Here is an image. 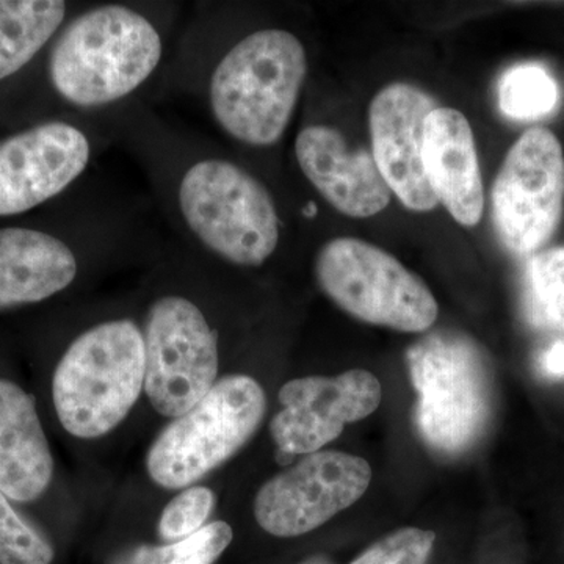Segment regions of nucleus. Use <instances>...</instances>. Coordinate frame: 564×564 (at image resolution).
<instances>
[{
	"mask_svg": "<svg viewBox=\"0 0 564 564\" xmlns=\"http://www.w3.org/2000/svg\"><path fill=\"white\" fill-rule=\"evenodd\" d=\"M98 121L140 163L184 247L239 269L273 258L282 240L280 207L248 166L174 128L143 99Z\"/></svg>",
	"mask_w": 564,
	"mask_h": 564,
	"instance_id": "nucleus-1",
	"label": "nucleus"
},
{
	"mask_svg": "<svg viewBox=\"0 0 564 564\" xmlns=\"http://www.w3.org/2000/svg\"><path fill=\"white\" fill-rule=\"evenodd\" d=\"M165 69L170 87L195 96L226 139L269 150L284 139L299 109L310 57L288 29H254L225 40L204 7Z\"/></svg>",
	"mask_w": 564,
	"mask_h": 564,
	"instance_id": "nucleus-2",
	"label": "nucleus"
},
{
	"mask_svg": "<svg viewBox=\"0 0 564 564\" xmlns=\"http://www.w3.org/2000/svg\"><path fill=\"white\" fill-rule=\"evenodd\" d=\"M173 2L77 7L46 50V79L70 117L99 120L161 79L176 28Z\"/></svg>",
	"mask_w": 564,
	"mask_h": 564,
	"instance_id": "nucleus-3",
	"label": "nucleus"
},
{
	"mask_svg": "<svg viewBox=\"0 0 564 564\" xmlns=\"http://www.w3.org/2000/svg\"><path fill=\"white\" fill-rule=\"evenodd\" d=\"M143 389V332L131 317L101 321L77 334L52 381L63 429L80 440H95L120 425Z\"/></svg>",
	"mask_w": 564,
	"mask_h": 564,
	"instance_id": "nucleus-4",
	"label": "nucleus"
},
{
	"mask_svg": "<svg viewBox=\"0 0 564 564\" xmlns=\"http://www.w3.org/2000/svg\"><path fill=\"white\" fill-rule=\"evenodd\" d=\"M406 362L419 395V436L436 454H466L491 417V372L480 345L466 334L441 329L411 345Z\"/></svg>",
	"mask_w": 564,
	"mask_h": 564,
	"instance_id": "nucleus-5",
	"label": "nucleus"
},
{
	"mask_svg": "<svg viewBox=\"0 0 564 564\" xmlns=\"http://www.w3.org/2000/svg\"><path fill=\"white\" fill-rule=\"evenodd\" d=\"M265 392L248 375L217 380L203 400L173 419L147 456L150 477L166 489L187 488L232 458L261 425Z\"/></svg>",
	"mask_w": 564,
	"mask_h": 564,
	"instance_id": "nucleus-6",
	"label": "nucleus"
},
{
	"mask_svg": "<svg viewBox=\"0 0 564 564\" xmlns=\"http://www.w3.org/2000/svg\"><path fill=\"white\" fill-rule=\"evenodd\" d=\"M314 274L323 293L344 313L402 333L429 332L440 314L436 299L395 256L355 237L318 248Z\"/></svg>",
	"mask_w": 564,
	"mask_h": 564,
	"instance_id": "nucleus-7",
	"label": "nucleus"
},
{
	"mask_svg": "<svg viewBox=\"0 0 564 564\" xmlns=\"http://www.w3.org/2000/svg\"><path fill=\"white\" fill-rule=\"evenodd\" d=\"M144 340V392L165 417L191 411L217 383L220 332L198 300L163 292L140 322Z\"/></svg>",
	"mask_w": 564,
	"mask_h": 564,
	"instance_id": "nucleus-8",
	"label": "nucleus"
},
{
	"mask_svg": "<svg viewBox=\"0 0 564 564\" xmlns=\"http://www.w3.org/2000/svg\"><path fill=\"white\" fill-rule=\"evenodd\" d=\"M132 232L120 215L93 207L74 232L0 228V311L46 302L68 291L95 256L135 247Z\"/></svg>",
	"mask_w": 564,
	"mask_h": 564,
	"instance_id": "nucleus-9",
	"label": "nucleus"
},
{
	"mask_svg": "<svg viewBox=\"0 0 564 564\" xmlns=\"http://www.w3.org/2000/svg\"><path fill=\"white\" fill-rule=\"evenodd\" d=\"M109 133L98 120L51 117L0 139V218L58 198L88 173Z\"/></svg>",
	"mask_w": 564,
	"mask_h": 564,
	"instance_id": "nucleus-10",
	"label": "nucleus"
},
{
	"mask_svg": "<svg viewBox=\"0 0 564 564\" xmlns=\"http://www.w3.org/2000/svg\"><path fill=\"white\" fill-rule=\"evenodd\" d=\"M491 207L497 236L513 254L533 256L551 242L564 209V152L554 132L519 137L494 181Z\"/></svg>",
	"mask_w": 564,
	"mask_h": 564,
	"instance_id": "nucleus-11",
	"label": "nucleus"
},
{
	"mask_svg": "<svg viewBox=\"0 0 564 564\" xmlns=\"http://www.w3.org/2000/svg\"><path fill=\"white\" fill-rule=\"evenodd\" d=\"M372 481V467L361 456L336 451L304 455L259 489L254 516L278 538L306 534L358 502Z\"/></svg>",
	"mask_w": 564,
	"mask_h": 564,
	"instance_id": "nucleus-12",
	"label": "nucleus"
},
{
	"mask_svg": "<svg viewBox=\"0 0 564 564\" xmlns=\"http://www.w3.org/2000/svg\"><path fill=\"white\" fill-rule=\"evenodd\" d=\"M380 381L369 370L337 377H304L282 386V410L270 423L278 451L310 455L343 434L347 423L369 417L380 406Z\"/></svg>",
	"mask_w": 564,
	"mask_h": 564,
	"instance_id": "nucleus-13",
	"label": "nucleus"
},
{
	"mask_svg": "<svg viewBox=\"0 0 564 564\" xmlns=\"http://www.w3.org/2000/svg\"><path fill=\"white\" fill-rule=\"evenodd\" d=\"M436 107L432 96L404 82L388 85L370 102L375 163L393 195L414 212L440 204L423 169L425 121Z\"/></svg>",
	"mask_w": 564,
	"mask_h": 564,
	"instance_id": "nucleus-14",
	"label": "nucleus"
},
{
	"mask_svg": "<svg viewBox=\"0 0 564 564\" xmlns=\"http://www.w3.org/2000/svg\"><path fill=\"white\" fill-rule=\"evenodd\" d=\"M293 151L311 187L345 217H375L391 203V188L373 155L361 148L350 150L343 132L333 126H304L296 133Z\"/></svg>",
	"mask_w": 564,
	"mask_h": 564,
	"instance_id": "nucleus-15",
	"label": "nucleus"
},
{
	"mask_svg": "<svg viewBox=\"0 0 564 564\" xmlns=\"http://www.w3.org/2000/svg\"><path fill=\"white\" fill-rule=\"evenodd\" d=\"M423 169L437 202L466 228L481 221L485 188L473 128L462 111L436 107L425 121Z\"/></svg>",
	"mask_w": 564,
	"mask_h": 564,
	"instance_id": "nucleus-16",
	"label": "nucleus"
},
{
	"mask_svg": "<svg viewBox=\"0 0 564 564\" xmlns=\"http://www.w3.org/2000/svg\"><path fill=\"white\" fill-rule=\"evenodd\" d=\"M52 474L54 459L35 402L20 386L0 380V491L32 502L46 491Z\"/></svg>",
	"mask_w": 564,
	"mask_h": 564,
	"instance_id": "nucleus-17",
	"label": "nucleus"
},
{
	"mask_svg": "<svg viewBox=\"0 0 564 564\" xmlns=\"http://www.w3.org/2000/svg\"><path fill=\"white\" fill-rule=\"evenodd\" d=\"M76 9L63 0H0V84L35 62Z\"/></svg>",
	"mask_w": 564,
	"mask_h": 564,
	"instance_id": "nucleus-18",
	"label": "nucleus"
},
{
	"mask_svg": "<svg viewBox=\"0 0 564 564\" xmlns=\"http://www.w3.org/2000/svg\"><path fill=\"white\" fill-rule=\"evenodd\" d=\"M558 84L552 74L538 63L516 65L500 79V110L511 120H540L551 115L558 106Z\"/></svg>",
	"mask_w": 564,
	"mask_h": 564,
	"instance_id": "nucleus-19",
	"label": "nucleus"
},
{
	"mask_svg": "<svg viewBox=\"0 0 564 564\" xmlns=\"http://www.w3.org/2000/svg\"><path fill=\"white\" fill-rule=\"evenodd\" d=\"M525 292L532 321L564 334V247L530 256Z\"/></svg>",
	"mask_w": 564,
	"mask_h": 564,
	"instance_id": "nucleus-20",
	"label": "nucleus"
},
{
	"mask_svg": "<svg viewBox=\"0 0 564 564\" xmlns=\"http://www.w3.org/2000/svg\"><path fill=\"white\" fill-rule=\"evenodd\" d=\"M232 536V529L226 522H210L177 543L129 549L110 564H214L231 544Z\"/></svg>",
	"mask_w": 564,
	"mask_h": 564,
	"instance_id": "nucleus-21",
	"label": "nucleus"
},
{
	"mask_svg": "<svg viewBox=\"0 0 564 564\" xmlns=\"http://www.w3.org/2000/svg\"><path fill=\"white\" fill-rule=\"evenodd\" d=\"M50 541L25 522L0 491V564H51Z\"/></svg>",
	"mask_w": 564,
	"mask_h": 564,
	"instance_id": "nucleus-22",
	"label": "nucleus"
},
{
	"mask_svg": "<svg viewBox=\"0 0 564 564\" xmlns=\"http://www.w3.org/2000/svg\"><path fill=\"white\" fill-rule=\"evenodd\" d=\"M215 496L209 488L192 486L166 505L159 521V534L166 543H177L198 533L214 510Z\"/></svg>",
	"mask_w": 564,
	"mask_h": 564,
	"instance_id": "nucleus-23",
	"label": "nucleus"
},
{
	"mask_svg": "<svg viewBox=\"0 0 564 564\" xmlns=\"http://www.w3.org/2000/svg\"><path fill=\"white\" fill-rule=\"evenodd\" d=\"M436 533L432 530H395L370 545L350 564H426L432 555Z\"/></svg>",
	"mask_w": 564,
	"mask_h": 564,
	"instance_id": "nucleus-24",
	"label": "nucleus"
},
{
	"mask_svg": "<svg viewBox=\"0 0 564 564\" xmlns=\"http://www.w3.org/2000/svg\"><path fill=\"white\" fill-rule=\"evenodd\" d=\"M544 370L554 377H564V343H556L544 352L541 359Z\"/></svg>",
	"mask_w": 564,
	"mask_h": 564,
	"instance_id": "nucleus-25",
	"label": "nucleus"
},
{
	"mask_svg": "<svg viewBox=\"0 0 564 564\" xmlns=\"http://www.w3.org/2000/svg\"><path fill=\"white\" fill-rule=\"evenodd\" d=\"M295 456L291 454H285V452L276 451V462L281 464V466H289L293 462Z\"/></svg>",
	"mask_w": 564,
	"mask_h": 564,
	"instance_id": "nucleus-26",
	"label": "nucleus"
},
{
	"mask_svg": "<svg viewBox=\"0 0 564 564\" xmlns=\"http://www.w3.org/2000/svg\"><path fill=\"white\" fill-rule=\"evenodd\" d=\"M300 564H333V563L329 562V560L326 558V556L315 555V556H311V558H307L306 562H303Z\"/></svg>",
	"mask_w": 564,
	"mask_h": 564,
	"instance_id": "nucleus-27",
	"label": "nucleus"
}]
</instances>
